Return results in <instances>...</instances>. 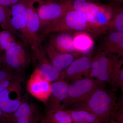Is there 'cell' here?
Returning a JSON list of instances; mask_svg holds the SVG:
<instances>
[{"label":"cell","mask_w":123,"mask_h":123,"mask_svg":"<svg viewBox=\"0 0 123 123\" xmlns=\"http://www.w3.org/2000/svg\"><path fill=\"white\" fill-rule=\"evenodd\" d=\"M101 70L97 79L101 83H108L117 69L121 68L123 60L115 55H108L103 51L99 52Z\"/></svg>","instance_id":"cell-12"},{"label":"cell","mask_w":123,"mask_h":123,"mask_svg":"<svg viewBox=\"0 0 123 123\" xmlns=\"http://www.w3.org/2000/svg\"><path fill=\"white\" fill-rule=\"evenodd\" d=\"M108 83L113 90L118 89L123 90V68H120L116 70Z\"/></svg>","instance_id":"cell-24"},{"label":"cell","mask_w":123,"mask_h":123,"mask_svg":"<svg viewBox=\"0 0 123 123\" xmlns=\"http://www.w3.org/2000/svg\"><path fill=\"white\" fill-rule=\"evenodd\" d=\"M22 81L21 77L15 75L8 87L0 94V106L7 119L22 103Z\"/></svg>","instance_id":"cell-6"},{"label":"cell","mask_w":123,"mask_h":123,"mask_svg":"<svg viewBox=\"0 0 123 123\" xmlns=\"http://www.w3.org/2000/svg\"><path fill=\"white\" fill-rule=\"evenodd\" d=\"M0 123H7V119L0 106Z\"/></svg>","instance_id":"cell-31"},{"label":"cell","mask_w":123,"mask_h":123,"mask_svg":"<svg viewBox=\"0 0 123 123\" xmlns=\"http://www.w3.org/2000/svg\"><path fill=\"white\" fill-rule=\"evenodd\" d=\"M43 48L53 67L61 73L70 65L76 57L70 53H62L57 50L49 42Z\"/></svg>","instance_id":"cell-14"},{"label":"cell","mask_w":123,"mask_h":123,"mask_svg":"<svg viewBox=\"0 0 123 123\" xmlns=\"http://www.w3.org/2000/svg\"><path fill=\"white\" fill-rule=\"evenodd\" d=\"M108 123H119L118 122H117L116 120H115V119H112L110 120L109 122Z\"/></svg>","instance_id":"cell-34"},{"label":"cell","mask_w":123,"mask_h":123,"mask_svg":"<svg viewBox=\"0 0 123 123\" xmlns=\"http://www.w3.org/2000/svg\"><path fill=\"white\" fill-rule=\"evenodd\" d=\"M117 108L114 118L119 123H123V97H120L117 102Z\"/></svg>","instance_id":"cell-27"},{"label":"cell","mask_w":123,"mask_h":123,"mask_svg":"<svg viewBox=\"0 0 123 123\" xmlns=\"http://www.w3.org/2000/svg\"><path fill=\"white\" fill-rule=\"evenodd\" d=\"M104 84L90 77L74 81L69 86L68 95L62 104L63 109L84 101Z\"/></svg>","instance_id":"cell-4"},{"label":"cell","mask_w":123,"mask_h":123,"mask_svg":"<svg viewBox=\"0 0 123 123\" xmlns=\"http://www.w3.org/2000/svg\"><path fill=\"white\" fill-rule=\"evenodd\" d=\"M32 0H21L10 8L11 24L16 31L17 36L25 45L31 47L37 43L29 33L27 27L25 11L29 3Z\"/></svg>","instance_id":"cell-5"},{"label":"cell","mask_w":123,"mask_h":123,"mask_svg":"<svg viewBox=\"0 0 123 123\" xmlns=\"http://www.w3.org/2000/svg\"><path fill=\"white\" fill-rule=\"evenodd\" d=\"M37 8L40 20L39 35L45 28L73 8L69 0H42Z\"/></svg>","instance_id":"cell-3"},{"label":"cell","mask_w":123,"mask_h":123,"mask_svg":"<svg viewBox=\"0 0 123 123\" xmlns=\"http://www.w3.org/2000/svg\"><path fill=\"white\" fill-rule=\"evenodd\" d=\"M103 5L88 1H72L73 9L84 13L89 23L94 22Z\"/></svg>","instance_id":"cell-17"},{"label":"cell","mask_w":123,"mask_h":123,"mask_svg":"<svg viewBox=\"0 0 123 123\" xmlns=\"http://www.w3.org/2000/svg\"><path fill=\"white\" fill-rule=\"evenodd\" d=\"M69 85L67 81L62 80L51 83L50 94L45 103L46 111L63 110L62 104L68 95Z\"/></svg>","instance_id":"cell-11"},{"label":"cell","mask_w":123,"mask_h":123,"mask_svg":"<svg viewBox=\"0 0 123 123\" xmlns=\"http://www.w3.org/2000/svg\"><path fill=\"white\" fill-rule=\"evenodd\" d=\"M11 9L8 7L0 4V25L2 29L10 31L14 35L17 33L11 24Z\"/></svg>","instance_id":"cell-23"},{"label":"cell","mask_w":123,"mask_h":123,"mask_svg":"<svg viewBox=\"0 0 123 123\" xmlns=\"http://www.w3.org/2000/svg\"><path fill=\"white\" fill-rule=\"evenodd\" d=\"M74 36V44L80 55H87L91 53L94 43L86 32H78Z\"/></svg>","instance_id":"cell-18"},{"label":"cell","mask_w":123,"mask_h":123,"mask_svg":"<svg viewBox=\"0 0 123 123\" xmlns=\"http://www.w3.org/2000/svg\"><path fill=\"white\" fill-rule=\"evenodd\" d=\"M63 31L93 33L85 14L73 9L68 11L59 19L45 28L41 31L40 36L44 38L53 33Z\"/></svg>","instance_id":"cell-2"},{"label":"cell","mask_w":123,"mask_h":123,"mask_svg":"<svg viewBox=\"0 0 123 123\" xmlns=\"http://www.w3.org/2000/svg\"><path fill=\"white\" fill-rule=\"evenodd\" d=\"M72 33L73 32L63 31L53 33L51 34L49 42L59 51L70 53L76 57L81 55L74 47V35Z\"/></svg>","instance_id":"cell-13"},{"label":"cell","mask_w":123,"mask_h":123,"mask_svg":"<svg viewBox=\"0 0 123 123\" xmlns=\"http://www.w3.org/2000/svg\"><path fill=\"white\" fill-rule=\"evenodd\" d=\"M0 70V82L9 78L13 77L15 74L12 69L9 68L7 66H3Z\"/></svg>","instance_id":"cell-26"},{"label":"cell","mask_w":123,"mask_h":123,"mask_svg":"<svg viewBox=\"0 0 123 123\" xmlns=\"http://www.w3.org/2000/svg\"><path fill=\"white\" fill-rule=\"evenodd\" d=\"M114 91L107 90L103 87L97 89L82 102L70 106L71 109L85 110L101 119L104 123L114 119L117 108V98Z\"/></svg>","instance_id":"cell-1"},{"label":"cell","mask_w":123,"mask_h":123,"mask_svg":"<svg viewBox=\"0 0 123 123\" xmlns=\"http://www.w3.org/2000/svg\"><path fill=\"white\" fill-rule=\"evenodd\" d=\"M21 0H0V4L3 6L11 8Z\"/></svg>","instance_id":"cell-28"},{"label":"cell","mask_w":123,"mask_h":123,"mask_svg":"<svg viewBox=\"0 0 123 123\" xmlns=\"http://www.w3.org/2000/svg\"><path fill=\"white\" fill-rule=\"evenodd\" d=\"M92 59V52L75 57L70 65L61 73L60 80L73 81L89 77Z\"/></svg>","instance_id":"cell-8"},{"label":"cell","mask_w":123,"mask_h":123,"mask_svg":"<svg viewBox=\"0 0 123 123\" xmlns=\"http://www.w3.org/2000/svg\"><path fill=\"white\" fill-rule=\"evenodd\" d=\"M42 115L35 105L22 102L21 105L7 119V123H37Z\"/></svg>","instance_id":"cell-10"},{"label":"cell","mask_w":123,"mask_h":123,"mask_svg":"<svg viewBox=\"0 0 123 123\" xmlns=\"http://www.w3.org/2000/svg\"><path fill=\"white\" fill-rule=\"evenodd\" d=\"M19 41L10 31H0V49L3 51H9L17 45Z\"/></svg>","instance_id":"cell-22"},{"label":"cell","mask_w":123,"mask_h":123,"mask_svg":"<svg viewBox=\"0 0 123 123\" xmlns=\"http://www.w3.org/2000/svg\"><path fill=\"white\" fill-rule=\"evenodd\" d=\"M66 111L74 123H104L99 117L85 110L69 109Z\"/></svg>","instance_id":"cell-20"},{"label":"cell","mask_w":123,"mask_h":123,"mask_svg":"<svg viewBox=\"0 0 123 123\" xmlns=\"http://www.w3.org/2000/svg\"><path fill=\"white\" fill-rule=\"evenodd\" d=\"M112 32H123V9L115 8L114 14L111 21L101 31V34Z\"/></svg>","instance_id":"cell-21"},{"label":"cell","mask_w":123,"mask_h":123,"mask_svg":"<svg viewBox=\"0 0 123 123\" xmlns=\"http://www.w3.org/2000/svg\"><path fill=\"white\" fill-rule=\"evenodd\" d=\"M113 5H119L123 4V0H109Z\"/></svg>","instance_id":"cell-32"},{"label":"cell","mask_w":123,"mask_h":123,"mask_svg":"<svg viewBox=\"0 0 123 123\" xmlns=\"http://www.w3.org/2000/svg\"><path fill=\"white\" fill-rule=\"evenodd\" d=\"M51 83L41 76L36 68L28 80L27 88L33 97L46 103L50 94Z\"/></svg>","instance_id":"cell-9"},{"label":"cell","mask_w":123,"mask_h":123,"mask_svg":"<svg viewBox=\"0 0 123 123\" xmlns=\"http://www.w3.org/2000/svg\"><path fill=\"white\" fill-rule=\"evenodd\" d=\"M102 48L107 54L123 58V32L108 33L103 40Z\"/></svg>","instance_id":"cell-16"},{"label":"cell","mask_w":123,"mask_h":123,"mask_svg":"<svg viewBox=\"0 0 123 123\" xmlns=\"http://www.w3.org/2000/svg\"><path fill=\"white\" fill-rule=\"evenodd\" d=\"M14 77L9 78L0 82V94L8 87L11 81Z\"/></svg>","instance_id":"cell-29"},{"label":"cell","mask_w":123,"mask_h":123,"mask_svg":"<svg viewBox=\"0 0 123 123\" xmlns=\"http://www.w3.org/2000/svg\"></svg>","instance_id":"cell-35"},{"label":"cell","mask_w":123,"mask_h":123,"mask_svg":"<svg viewBox=\"0 0 123 123\" xmlns=\"http://www.w3.org/2000/svg\"><path fill=\"white\" fill-rule=\"evenodd\" d=\"M40 122L41 123H74L70 115L65 110L46 111Z\"/></svg>","instance_id":"cell-19"},{"label":"cell","mask_w":123,"mask_h":123,"mask_svg":"<svg viewBox=\"0 0 123 123\" xmlns=\"http://www.w3.org/2000/svg\"><path fill=\"white\" fill-rule=\"evenodd\" d=\"M42 0H32L29 3L25 11V20L27 27L29 33L36 42L42 43L43 38L39 35L40 20L37 8L34 5Z\"/></svg>","instance_id":"cell-15"},{"label":"cell","mask_w":123,"mask_h":123,"mask_svg":"<svg viewBox=\"0 0 123 123\" xmlns=\"http://www.w3.org/2000/svg\"><path fill=\"white\" fill-rule=\"evenodd\" d=\"M101 70V63L99 52L92 57L89 77L97 79L98 77Z\"/></svg>","instance_id":"cell-25"},{"label":"cell","mask_w":123,"mask_h":123,"mask_svg":"<svg viewBox=\"0 0 123 123\" xmlns=\"http://www.w3.org/2000/svg\"><path fill=\"white\" fill-rule=\"evenodd\" d=\"M5 64L4 58V52L0 49V68Z\"/></svg>","instance_id":"cell-30"},{"label":"cell","mask_w":123,"mask_h":123,"mask_svg":"<svg viewBox=\"0 0 123 123\" xmlns=\"http://www.w3.org/2000/svg\"><path fill=\"white\" fill-rule=\"evenodd\" d=\"M72 1H88V2H95L98 0H69Z\"/></svg>","instance_id":"cell-33"},{"label":"cell","mask_w":123,"mask_h":123,"mask_svg":"<svg viewBox=\"0 0 123 123\" xmlns=\"http://www.w3.org/2000/svg\"><path fill=\"white\" fill-rule=\"evenodd\" d=\"M38 43L31 47L32 57L40 75L51 83L60 80L61 73L55 68L42 46Z\"/></svg>","instance_id":"cell-7"}]
</instances>
